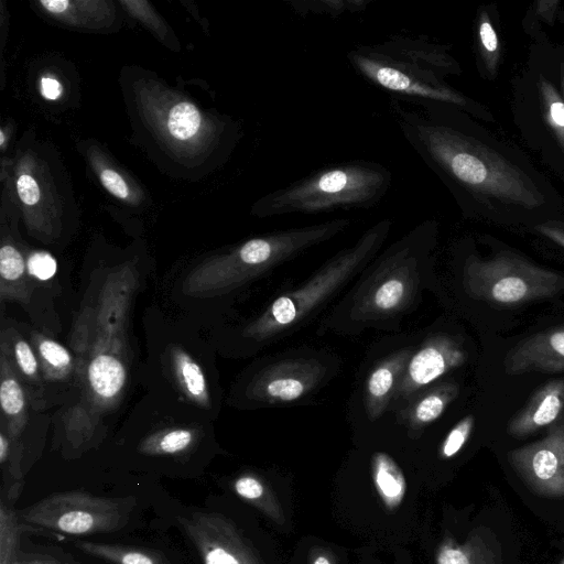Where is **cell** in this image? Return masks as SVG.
Returning <instances> with one entry per match:
<instances>
[{
	"label": "cell",
	"instance_id": "1",
	"mask_svg": "<svg viewBox=\"0 0 564 564\" xmlns=\"http://www.w3.org/2000/svg\"><path fill=\"white\" fill-rule=\"evenodd\" d=\"M406 143L466 218L533 226L564 215V197L513 142L453 106L394 104Z\"/></svg>",
	"mask_w": 564,
	"mask_h": 564
},
{
	"label": "cell",
	"instance_id": "2",
	"mask_svg": "<svg viewBox=\"0 0 564 564\" xmlns=\"http://www.w3.org/2000/svg\"><path fill=\"white\" fill-rule=\"evenodd\" d=\"M438 224L426 219L381 250L321 319L318 335L392 330L434 286Z\"/></svg>",
	"mask_w": 564,
	"mask_h": 564
},
{
	"label": "cell",
	"instance_id": "3",
	"mask_svg": "<svg viewBox=\"0 0 564 564\" xmlns=\"http://www.w3.org/2000/svg\"><path fill=\"white\" fill-rule=\"evenodd\" d=\"M355 73L371 86L411 106H453L479 120L492 121L488 109L448 84L462 68L447 46L427 36L394 35L347 52Z\"/></svg>",
	"mask_w": 564,
	"mask_h": 564
},
{
	"label": "cell",
	"instance_id": "4",
	"mask_svg": "<svg viewBox=\"0 0 564 564\" xmlns=\"http://www.w3.org/2000/svg\"><path fill=\"white\" fill-rule=\"evenodd\" d=\"M393 223L381 219L337 251L308 278L272 296L237 330L238 349L256 354L303 328L346 290L382 250Z\"/></svg>",
	"mask_w": 564,
	"mask_h": 564
},
{
	"label": "cell",
	"instance_id": "5",
	"mask_svg": "<svg viewBox=\"0 0 564 564\" xmlns=\"http://www.w3.org/2000/svg\"><path fill=\"white\" fill-rule=\"evenodd\" d=\"M134 288L135 275L130 270L110 273L95 305L82 312L76 325L88 336V348L75 349L83 392L94 413L113 409L126 390L132 356L128 313Z\"/></svg>",
	"mask_w": 564,
	"mask_h": 564
},
{
	"label": "cell",
	"instance_id": "6",
	"mask_svg": "<svg viewBox=\"0 0 564 564\" xmlns=\"http://www.w3.org/2000/svg\"><path fill=\"white\" fill-rule=\"evenodd\" d=\"M349 226L350 219L335 218L250 238L189 272L183 284L184 292L200 297L225 295L335 238Z\"/></svg>",
	"mask_w": 564,
	"mask_h": 564
},
{
	"label": "cell",
	"instance_id": "7",
	"mask_svg": "<svg viewBox=\"0 0 564 564\" xmlns=\"http://www.w3.org/2000/svg\"><path fill=\"white\" fill-rule=\"evenodd\" d=\"M392 173L366 160L329 164L261 197L252 212L261 218L368 209L387 194Z\"/></svg>",
	"mask_w": 564,
	"mask_h": 564
},
{
	"label": "cell",
	"instance_id": "8",
	"mask_svg": "<svg viewBox=\"0 0 564 564\" xmlns=\"http://www.w3.org/2000/svg\"><path fill=\"white\" fill-rule=\"evenodd\" d=\"M561 51L534 43L523 70L512 80V120L523 143L564 178V100Z\"/></svg>",
	"mask_w": 564,
	"mask_h": 564
},
{
	"label": "cell",
	"instance_id": "9",
	"mask_svg": "<svg viewBox=\"0 0 564 564\" xmlns=\"http://www.w3.org/2000/svg\"><path fill=\"white\" fill-rule=\"evenodd\" d=\"M339 356L327 349L299 347L254 362L241 377L235 401L259 409L304 404L340 371Z\"/></svg>",
	"mask_w": 564,
	"mask_h": 564
},
{
	"label": "cell",
	"instance_id": "10",
	"mask_svg": "<svg viewBox=\"0 0 564 564\" xmlns=\"http://www.w3.org/2000/svg\"><path fill=\"white\" fill-rule=\"evenodd\" d=\"M465 293L497 305H521L550 297L564 288V276L510 252L482 259L469 253L462 268Z\"/></svg>",
	"mask_w": 564,
	"mask_h": 564
},
{
	"label": "cell",
	"instance_id": "11",
	"mask_svg": "<svg viewBox=\"0 0 564 564\" xmlns=\"http://www.w3.org/2000/svg\"><path fill=\"white\" fill-rule=\"evenodd\" d=\"M134 506L132 497H98L84 491L57 492L18 512L32 529L69 535L108 533L122 529Z\"/></svg>",
	"mask_w": 564,
	"mask_h": 564
},
{
	"label": "cell",
	"instance_id": "12",
	"mask_svg": "<svg viewBox=\"0 0 564 564\" xmlns=\"http://www.w3.org/2000/svg\"><path fill=\"white\" fill-rule=\"evenodd\" d=\"M466 360L467 351L459 337L443 330L430 332L417 340L387 416L399 412L413 398L462 367Z\"/></svg>",
	"mask_w": 564,
	"mask_h": 564
},
{
	"label": "cell",
	"instance_id": "13",
	"mask_svg": "<svg viewBox=\"0 0 564 564\" xmlns=\"http://www.w3.org/2000/svg\"><path fill=\"white\" fill-rule=\"evenodd\" d=\"M508 458L533 492L564 497V423L552 425L542 440L511 451Z\"/></svg>",
	"mask_w": 564,
	"mask_h": 564
},
{
	"label": "cell",
	"instance_id": "14",
	"mask_svg": "<svg viewBox=\"0 0 564 564\" xmlns=\"http://www.w3.org/2000/svg\"><path fill=\"white\" fill-rule=\"evenodd\" d=\"M417 340H410L378 358L366 371L355 392L352 419L375 424L386 419L404 369Z\"/></svg>",
	"mask_w": 564,
	"mask_h": 564
},
{
	"label": "cell",
	"instance_id": "15",
	"mask_svg": "<svg viewBox=\"0 0 564 564\" xmlns=\"http://www.w3.org/2000/svg\"><path fill=\"white\" fill-rule=\"evenodd\" d=\"M178 523L203 564H253L237 531L220 514L194 509L181 514Z\"/></svg>",
	"mask_w": 564,
	"mask_h": 564
},
{
	"label": "cell",
	"instance_id": "16",
	"mask_svg": "<svg viewBox=\"0 0 564 564\" xmlns=\"http://www.w3.org/2000/svg\"><path fill=\"white\" fill-rule=\"evenodd\" d=\"M506 372L564 370V325L536 333L518 343L505 359Z\"/></svg>",
	"mask_w": 564,
	"mask_h": 564
},
{
	"label": "cell",
	"instance_id": "17",
	"mask_svg": "<svg viewBox=\"0 0 564 564\" xmlns=\"http://www.w3.org/2000/svg\"><path fill=\"white\" fill-rule=\"evenodd\" d=\"M459 390L455 380H441L389 416L391 423L403 427L410 436H420L444 415L459 395Z\"/></svg>",
	"mask_w": 564,
	"mask_h": 564
},
{
	"label": "cell",
	"instance_id": "18",
	"mask_svg": "<svg viewBox=\"0 0 564 564\" xmlns=\"http://www.w3.org/2000/svg\"><path fill=\"white\" fill-rule=\"evenodd\" d=\"M563 411L564 379L551 380L538 389L510 420L508 433L516 438H523L555 422Z\"/></svg>",
	"mask_w": 564,
	"mask_h": 564
},
{
	"label": "cell",
	"instance_id": "19",
	"mask_svg": "<svg viewBox=\"0 0 564 564\" xmlns=\"http://www.w3.org/2000/svg\"><path fill=\"white\" fill-rule=\"evenodd\" d=\"M0 403L3 424L7 426L9 436L13 441H19L28 421V399L24 384L3 348L0 352Z\"/></svg>",
	"mask_w": 564,
	"mask_h": 564
},
{
	"label": "cell",
	"instance_id": "20",
	"mask_svg": "<svg viewBox=\"0 0 564 564\" xmlns=\"http://www.w3.org/2000/svg\"><path fill=\"white\" fill-rule=\"evenodd\" d=\"M169 361L173 379L185 399L199 408L210 409L209 383L202 366L178 346L169 349Z\"/></svg>",
	"mask_w": 564,
	"mask_h": 564
},
{
	"label": "cell",
	"instance_id": "21",
	"mask_svg": "<svg viewBox=\"0 0 564 564\" xmlns=\"http://www.w3.org/2000/svg\"><path fill=\"white\" fill-rule=\"evenodd\" d=\"M437 564H501L497 540L489 533L477 532L464 544L446 541L438 550Z\"/></svg>",
	"mask_w": 564,
	"mask_h": 564
},
{
	"label": "cell",
	"instance_id": "22",
	"mask_svg": "<svg viewBox=\"0 0 564 564\" xmlns=\"http://www.w3.org/2000/svg\"><path fill=\"white\" fill-rule=\"evenodd\" d=\"M26 261L12 245L0 249V297L1 301L26 302L31 294Z\"/></svg>",
	"mask_w": 564,
	"mask_h": 564
},
{
	"label": "cell",
	"instance_id": "23",
	"mask_svg": "<svg viewBox=\"0 0 564 564\" xmlns=\"http://www.w3.org/2000/svg\"><path fill=\"white\" fill-rule=\"evenodd\" d=\"M75 546L111 564H172L162 552L143 546L83 540L75 541Z\"/></svg>",
	"mask_w": 564,
	"mask_h": 564
},
{
	"label": "cell",
	"instance_id": "24",
	"mask_svg": "<svg viewBox=\"0 0 564 564\" xmlns=\"http://www.w3.org/2000/svg\"><path fill=\"white\" fill-rule=\"evenodd\" d=\"M370 463L372 480L381 500L388 509H395L406 490L401 467L391 455L382 451L375 452Z\"/></svg>",
	"mask_w": 564,
	"mask_h": 564
},
{
	"label": "cell",
	"instance_id": "25",
	"mask_svg": "<svg viewBox=\"0 0 564 564\" xmlns=\"http://www.w3.org/2000/svg\"><path fill=\"white\" fill-rule=\"evenodd\" d=\"M0 347L7 351L22 383L28 384L30 397L34 399L41 386V367L35 349L13 330L2 332Z\"/></svg>",
	"mask_w": 564,
	"mask_h": 564
},
{
	"label": "cell",
	"instance_id": "26",
	"mask_svg": "<svg viewBox=\"0 0 564 564\" xmlns=\"http://www.w3.org/2000/svg\"><path fill=\"white\" fill-rule=\"evenodd\" d=\"M199 433L192 427H166L147 436L139 451L149 456H180L194 448Z\"/></svg>",
	"mask_w": 564,
	"mask_h": 564
},
{
	"label": "cell",
	"instance_id": "27",
	"mask_svg": "<svg viewBox=\"0 0 564 564\" xmlns=\"http://www.w3.org/2000/svg\"><path fill=\"white\" fill-rule=\"evenodd\" d=\"M31 340L46 380L63 381L72 376L75 362L66 347L40 334H33Z\"/></svg>",
	"mask_w": 564,
	"mask_h": 564
},
{
	"label": "cell",
	"instance_id": "28",
	"mask_svg": "<svg viewBox=\"0 0 564 564\" xmlns=\"http://www.w3.org/2000/svg\"><path fill=\"white\" fill-rule=\"evenodd\" d=\"M477 18L475 46L478 68L484 77H492L500 58L498 36L486 9H481Z\"/></svg>",
	"mask_w": 564,
	"mask_h": 564
},
{
	"label": "cell",
	"instance_id": "29",
	"mask_svg": "<svg viewBox=\"0 0 564 564\" xmlns=\"http://www.w3.org/2000/svg\"><path fill=\"white\" fill-rule=\"evenodd\" d=\"M373 0H288V6L300 17L326 15L339 18L345 14L359 13Z\"/></svg>",
	"mask_w": 564,
	"mask_h": 564
},
{
	"label": "cell",
	"instance_id": "30",
	"mask_svg": "<svg viewBox=\"0 0 564 564\" xmlns=\"http://www.w3.org/2000/svg\"><path fill=\"white\" fill-rule=\"evenodd\" d=\"M32 529L4 501L0 505V564H13L20 550L21 534Z\"/></svg>",
	"mask_w": 564,
	"mask_h": 564
},
{
	"label": "cell",
	"instance_id": "31",
	"mask_svg": "<svg viewBox=\"0 0 564 564\" xmlns=\"http://www.w3.org/2000/svg\"><path fill=\"white\" fill-rule=\"evenodd\" d=\"M169 115L167 128L174 138L187 140L197 133L202 117L194 105L180 102L170 110Z\"/></svg>",
	"mask_w": 564,
	"mask_h": 564
},
{
	"label": "cell",
	"instance_id": "32",
	"mask_svg": "<svg viewBox=\"0 0 564 564\" xmlns=\"http://www.w3.org/2000/svg\"><path fill=\"white\" fill-rule=\"evenodd\" d=\"M475 425L473 414L460 419L445 435L440 446V456L449 459L457 455L470 437Z\"/></svg>",
	"mask_w": 564,
	"mask_h": 564
},
{
	"label": "cell",
	"instance_id": "33",
	"mask_svg": "<svg viewBox=\"0 0 564 564\" xmlns=\"http://www.w3.org/2000/svg\"><path fill=\"white\" fill-rule=\"evenodd\" d=\"M26 267L30 276L40 281L51 279L57 269L56 260L44 251L32 253L26 260Z\"/></svg>",
	"mask_w": 564,
	"mask_h": 564
},
{
	"label": "cell",
	"instance_id": "34",
	"mask_svg": "<svg viewBox=\"0 0 564 564\" xmlns=\"http://www.w3.org/2000/svg\"><path fill=\"white\" fill-rule=\"evenodd\" d=\"M235 492L247 501H258L264 494L261 480L253 475H241L234 481Z\"/></svg>",
	"mask_w": 564,
	"mask_h": 564
},
{
	"label": "cell",
	"instance_id": "35",
	"mask_svg": "<svg viewBox=\"0 0 564 564\" xmlns=\"http://www.w3.org/2000/svg\"><path fill=\"white\" fill-rule=\"evenodd\" d=\"M530 228L564 249V215L533 225Z\"/></svg>",
	"mask_w": 564,
	"mask_h": 564
},
{
	"label": "cell",
	"instance_id": "36",
	"mask_svg": "<svg viewBox=\"0 0 564 564\" xmlns=\"http://www.w3.org/2000/svg\"><path fill=\"white\" fill-rule=\"evenodd\" d=\"M99 177L104 187L113 196L120 199H127L129 197V187L121 175L116 171L105 169L101 171Z\"/></svg>",
	"mask_w": 564,
	"mask_h": 564
},
{
	"label": "cell",
	"instance_id": "37",
	"mask_svg": "<svg viewBox=\"0 0 564 564\" xmlns=\"http://www.w3.org/2000/svg\"><path fill=\"white\" fill-rule=\"evenodd\" d=\"M17 191L20 199L26 205L39 202L41 192L36 181L29 174H22L17 180Z\"/></svg>",
	"mask_w": 564,
	"mask_h": 564
},
{
	"label": "cell",
	"instance_id": "38",
	"mask_svg": "<svg viewBox=\"0 0 564 564\" xmlns=\"http://www.w3.org/2000/svg\"><path fill=\"white\" fill-rule=\"evenodd\" d=\"M13 564H63L55 557L41 554H28L22 551L19 552Z\"/></svg>",
	"mask_w": 564,
	"mask_h": 564
},
{
	"label": "cell",
	"instance_id": "39",
	"mask_svg": "<svg viewBox=\"0 0 564 564\" xmlns=\"http://www.w3.org/2000/svg\"><path fill=\"white\" fill-rule=\"evenodd\" d=\"M63 91L62 85L58 83V80L51 78V77H44L41 80V93L43 97L50 100L57 99Z\"/></svg>",
	"mask_w": 564,
	"mask_h": 564
},
{
	"label": "cell",
	"instance_id": "40",
	"mask_svg": "<svg viewBox=\"0 0 564 564\" xmlns=\"http://www.w3.org/2000/svg\"><path fill=\"white\" fill-rule=\"evenodd\" d=\"M558 74H560V89H561V94H562V97L564 100V52L561 53Z\"/></svg>",
	"mask_w": 564,
	"mask_h": 564
},
{
	"label": "cell",
	"instance_id": "41",
	"mask_svg": "<svg viewBox=\"0 0 564 564\" xmlns=\"http://www.w3.org/2000/svg\"><path fill=\"white\" fill-rule=\"evenodd\" d=\"M313 564H330V562L326 556L319 555L314 560Z\"/></svg>",
	"mask_w": 564,
	"mask_h": 564
},
{
	"label": "cell",
	"instance_id": "42",
	"mask_svg": "<svg viewBox=\"0 0 564 564\" xmlns=\"http://www.w3.org/2000/svg\"><path fill=\"white\" fill-rule=\"evenodd\" d=\"M4 141H6L4 133H3V131H0V144H1V147H3Z\"/></svg>",
	"mask_w": 564,
	"mask_h": 564
},
{
	"label": "cell",
	"instance_id": "43",
	"mask_svg": "<svg viewBox=\"0 0 564 564\" xmlns=\"http://www.w3.org/2000/svg\"><path fill=\"white\" fill-rule=\"evenodd\" d=\"M560 564H564V558L561 561V563H560Z\"/></svg>",
	"mask_w": 564,
	"mask_h": 564
}]
</instances>
